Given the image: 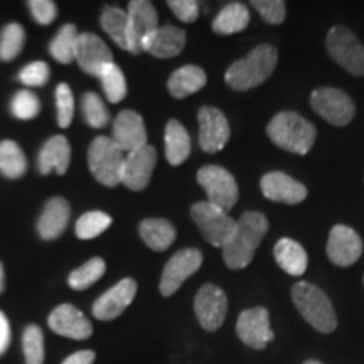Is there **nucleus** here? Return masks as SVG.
Segmentation results:
<instances>
[{
    "instance_id": "obj_1",
    "label": "nucleus",
    "mask_w": 364,
    "mask_h": 364,
    "mask_svg": "<svg viewBox=\"0 0 364 364\" xmlns=\"http://www.w3.org/2000/svg\"><path fill=\"white\" fill-rule=\"evenodd\" d=\"M268 220L263 213L247 211L236 221L233 236L223 247V260L231 270H241L252 263L258 245L265 238Z\"/></svg>"
},
{
    "instance_id": "obj_2",
    "label": "nucleus",
    "mask_w": 364,
    "mask_h": 364,
    "mask_svg": "<svg viewBox=\"0 0 364 364\" xmlns=\"http://www.w3.org/2000/svg\"><path fill=\"white\" fill-rule=\"evenodd\" d=\"M277 63H279L277 48H273L272 44H260L228 68L225 81L230 88L236 91L257 88L273 75Z\"/></svg>"
},
{
    "instance_id": "obj_3",
    "label": "nucleus",
    "mask_w": 364,
    "mask_h": 364,
    "mask_svg": "<svg viewBox=\"0 0 364 364\" xmlns=\"http://www.w3.org/2000/svg\"><path fill=\"white\" fill-rule=\"evenodd\" d=\"M267 135L277 147L297 156H306L314 147L317 130L297 112H280L268 124Z\"/></svg>"
},
{
    "instance_id": "obj_4",
    "label": "nucleus",
    "mask_w": 364,
    "mask_h": 364,
    "mask_svg": "<svg viewBox=\"0 0 364 364\" xmlns=\"http://www.w3.org/2000/svg\"><path fill=\"white\" fill-rule=\"evenodd\" d=\"M292 300L306 321L322 334H331L338 327L334 306L324 290L309 282H297L292 287Z\"/></svg>"
},
{
    "instance_id": "obj_5",
    "label": "nucleus",
    "mask_w": 364,
    "mask_h": 364,
    "mask_svg": "<svg viewBox=\"0 0 364 364\" xmlns=\"http://www.w3.org/2000/svg\"><path fill=\"white\" fill-rule=\"evenodd\" d=\"M125 156L124 150L108 136H97L88 149V167L100 184L115 188L122 182Z\"/></svg>"
},
{
    "instance_id": "obj_6",
    "label": "nucleus",
    "mask_w": 364,
    "mask_h": 364,
    "mask_svg": "<svg viewBox=\"0 0 364 364\" xmlns=\"http://www.w3.org/2000/svg\"><path fill=\"white\" fill-rule=\"evenodd\" d=\"M326 48L341 68L354 76H364V46L356 34L344 26H334L327 33Z\"/></svg>"
},
{
    "instance_id": "obj_7",
    "label": "nucleus",
    "mask_w": 364,
    "mask_h": 364,
    "mask_svg": "<svg viewBox=\"0 0 364 364\" xmlns=\"http://www.w3.org/2000/svg\"><path fill=\"white\" fill-rule=\"evenodd\" d=\"M191 216L201 231L203 238L213 247H225L226 241L233 236L236 230V221L226 211H223L221 208L208 201L193 204Z\"/></svg>"
},
{
    "instance_id": "obj_8",
    "label": "nucleus",
    "mask_w": 364,
    "mask_h": 364,
    "mask_svg": "<svg viewBox=\"0 0 364 364\" xmlns=\"http://www.w3.org/2000/svg\"><path fill=\"white\" fill-rule=\"evenodd\" d=\"M199 186L206 191L208 203L215 204L228 213L238 203L240 191L235 177L220 166H204L198 171Z\"/></svg>"
},
{
    "instance_id": "obj_9",
    "label": "nucleus",
    "mask_w": 364,
    "mask_h": 364,
    "mask_svg": "<svg viewBox=\"0 0 364 364\" xmlns=\"http://www.w3.org/2000/svg\"><path fill=\"white\" fill-rule=\"evenodd\" d=\"M311 107L318 117L334 127L349 125L356 113L353 100L344 91L331 86H322L312 91Z\"/></svg>"
},
{
    "instance_id": "obj_10",
    "label": "nucleus",
    "mask_w": 364,
    "mask_h": 364,
    "mask_svg": "<svg viewBox=\"0 0 364 364\" xmlns=\"http://www.w3.org/2000/svg\"><path fill=\"white\" fill-rule=\"evenodd\" d=\"M203 265V253L198 248H182L164 267L159 290L164 297H171L181 285Z\"/></svg>"
},
{
    "instance_id": "obj_11",
    "label": "nucleus",
    "mask_w": 364,
    "mask_h": 364,
    "mask_svg": "<svg viewBox=\"0 0 364 364\" xmlns=\"http://www.w3.org/2000/svg\"><path fill=\"white\" fill-rule=\"evenodd\" d=\"M194 312L204 331L215 332L226 318L228 297L218 285L204 284L194 299Z\"/></svg>"
},
{
    "instance_id": "obj_12",
    "label": "nucleus",
    "mask_w": 364,
    "mask_h": 364,
    "mask_svg": "<svg viewBox=\"0 0 364 364\" xmlns=\"http://www.w3.org/2000/svg\"><path fill=\"white\" fill-rule=\"evenodd\" d=\"M236 334L248 348L262 351L272 343L275 334L270 327V314L265 307L247 309L236 321Z\"/></svg>"
},
{
    "instance_id": "obj_13",
    "label": "nucleus",
    "mask_w": 364,
    "mask_h": 364,
    "mask_svg": "<svg viewBox=\"0 0 364 364\" xmlns=\"http://www.w3.org/2000/svg\"><path fill=\"white\" fill-rule=\"evenodd\" d=\"M198 122L199 145L204 152L216 154L225 149L231 135L225 113L215 107H201L198 112Z\"/></svg>"
},
{
    "instance_id": "obj_14",
    "label": "nucleus",
    "mask_w": 364,
    "mask_h": 364,
    "mask_svg": "<svg viewBox=\"0 0 364 364\" xmlns=\"http://www.w3.org/2000/svg\"><path fill=\"white\" fill-rule=\"evenodd\" d=\"M130 22V53L140 54L150 36L159 29V17L156 7L145 0H134L129 4Z\"/></svg>"
},
{
    "instance_id": "obj_15",
    "label": "nucleus",
    "mask_w": 364,
    "mask_h": 364,
    "mask_svg": "<svg viewBox=\"0 0 364 364\" xmlns=\"http://www.w3.org/2000/svg\"><path fill=\"white\" fill-rule=\"evenodd\" d=\"M363 255V241L353 228L336 225L327 240V257L338 267H351Z\"/></svg>"
},
{
    "instance_id": "obj_16",
    "label": "nucleus",
    "mask_w": 364,
    "mask_h": 364,
    "mask_svg": "<svg viewBox=\"0 0 364 364\" xmlns=\"http://www.w3.org/2000/svg\"><path fill=\"white\" fill-rule=\"evenodd\" d=\"M75 61H78L80 68L86 75L100 78L105 66L113 63V56L102 38H98L97 34L83 33L78 34V39H76Z\"/></svg>"
},
{
    "instance_id": "obj_17",
    "label": "nucleus",
    "mask_w": 364,
    "mask_h": 364,
    "mask_svg": "<svg viewBox=\"0 0 364 364\" xmlns=\"http://www.w3.org/2000/svg\"><path fill=\"white\" fill-rule=\"evenodd\" d=\"M157 164V150L152 145L134 150L125 156L124 171H122V184L130 191H144L149 186L152 172Z\"/></svg>"
},
{
    "instance_id": "obj_18",
    "label": "nucleus",
    "mask_w": 364,
    "mask_h": 364,
    "mask_svg": "<svg viewBox=\"0 0 364 364\" xmlns=\"http://www.w3.org/2000/svg\"><path fill=\"white\" fill-rule=\"evenodd\" d=\"M136 295V282L134 279H124L107 290L102 297L93 304V316L98 321H113L125 312V309L134 302Z\"/></svg>"
},
{
    "instance_id": "obj_19",
    "label": "nucleus",
    "mask_w": 364,
    "mask_h": 364,
    "mask_svg": "<svg viewBox=\"0 0 364 364\" xmlns=\"http://www.w3.org/2000/svg\"><path fill=\"white\" fill-rule=\"evenodd\" d=\"M48 324L56 334L76 341L88 339L93 334L91 322L80 309L71 306V304H61L54 309L49 316Z\"/></svg>"
},
{
    "instance_id": "obj_20",
    "label": "nucleus",
    "mask_w": 364,
    "mask_h": 364,
    "mask_svg": "<svg viewBox=\"0 0 364 364\" xmlns=\"http://www.w3.org/2000/svg\"><path fill=\"white\" fill-rule=\"evenodd\" d=\"M260 189L267 199L282 204H299L307 198V188L285 172H268L262 177Z\"/></svg>"
},
{
    "instance_id": "obj_21",
    "label": "nucleus",
    "mask_w": 364,
    "mask_h": 364,
    "mask_svg": "<svg viewBox=\"0 0 364 364\" xmlns=\"http://www.w3.org/2000/svg\"><path fill=\"white\" fill-rule=\"evenodd\" d=\"M113 142L124 152H134L147 145V130L142 117L134 110L118 113L113 124Z\"/></svg>"
},
{
    "instance_id": "obj_22",
    "label": "nucleus",
    "mask_w": 364,
    "mask_h": 364,
    "mask_svg": "<svg viewBox=\"0 0 364 364\" xmlns=\"http://www.w3.org/2000/svg\"><path fill=\"white\" fill-rule=\"evenodd\" d=\"M186 41H188V34L184 29L167 24L159 27L156 33L150 36L144 46V51L162 59L176 58L184 51Z\"/></svg>"
},
{
    "instance_id": "obj_23",
    "label": "nucleus",
    "mask_w": 364,
    "mask_h": 364,
    "mask_svg": "<svg viewBox=\"0 0 364 364\" xmlns=\"http://www.w3.org/2000/svg\"><path fill=\"white\" fill-rule=\"evenodd\" d=\"M71 216L70 203L63 198L49 199L38 221V233L43 240H56L65 233Z\"/></svg>"
},
{
    "instance_id": "obj_24",
    "label": "nucleus",
    "mask_w": 364,
    "mask_h": 364,
    "mask_svg": "<svg viewBox=\"0 0 364 364\" xmlns=\"http://www.w3.org/2000/svg\"><path fill=\"white\" fill-rule=\"evenodd\" d=\"M71 162V147L66 136L54 135L43 145L39 152V172L41 174H51L54 171L56 174H66L68 167Z\"/></svg>"
},
{
    "instance_id": "obj_25",
    "label": "nucleus",
    "mask_w": 364,
    "mask_h": 364,
    "mask_svg": "<svg viewBox=\"0 0 364 364\" xmlns=\"http://www.w3.org/2000/svg\"><path fill=\"white\" fill-rule=\"evenodd\" d=\"M206 73L201 68L186 65L172 73L169 81H167V90H169L172 98L182 100L201 91L206 86Z\"/></svg>"
},
{
    "instance_id": "obj_26",
    "label": "nucleus",
    "mask_w": 364,
    "mask_h": 364,
    "mask_svg": "<svg viewBox=\"0 0 364 364\" xmlns=\"http://www.w3.org/2000/svg\"><path fill=\"white\" fill-rule=\"evenodd\" d=\"M275 260L279 263L282 270L289 273L292 277L304 275L307 270V252L300 243L290 238H282L277 241L275 248H273Z\"/></svg>"
},
{
    "instance_id": "obj_27",
    "label": "nucleus",
    "mask_w": 364,
    "mask_h": 364,
    "mask_svg": "<svg viewBox=\"0 0 364 364\" xmlns=\"http://www.w3.org/2000/svg\"><path fill=\"white\" fill-rule=\"evenodd\" d=\"M140 238L154 252H166L176 241V228L171 221L162 220V218H150L144 220L139 226Z\"/></svg>"
},
{
    "instance_id": "obj_28",
    "label": "nucleus",
    "mask_w": 364,
    "mask_h": 364,
    "mask_svg": "<svg viewBox=\"0 0 364 364\" xmlns=\"http://www.w3.org/2000/svg\"><path fill=\"white\" fill-rule=\"evenodd\" d=\"M191 154V136L179 120L172 118L166 125V157L171 166H181Z\"/></svg>"
},
{
    "instance_id": "obj_29",
    "label": "nucleus",
    "mask_w": 364,
    "mask_h": 364,
    "mask_svg": "<svg viewBox=\"0 0 364 364\" xmlns=\"http://www.w3.org/2000/svg\"><path fill=\"white\" fill-rule=\"evenodd\" d=\"M248 22V7L241 2H231L218 12L215 21H213V31L220 36H231L247 29Z\"/></svg>"
},
{
    "instance_id": "obj_30",
    "label": "nucleus",
    "mask_w": 364,
    "mask_h": 364,
    "mask_svg": "<svg viewBox=\"0 0 364 364\" xmlns=\"http://www.w3.org/2000/svg\"><path fill=\"white\" fill-rule=\"evenodd\" d=\"M102 27L115 44L124 51L130 53V22L129 12L120 7H108L102 14Z\"/></svg>"
},
{
    "instance_id": "obj_31",
    "label": "nucleus",
    "mask_w": 364,
    "mask_h": 364,
    "mask_svg": "<svg viewBox=\"0 0 364 364\" xmlns=\"http://www.w3.org/2000/svg\"><path fill=\"white\" fill-rule=\"evenodd\" d=\"M27 171V159L14 140L0 142V172L7 179H19Z\"/></svg>"
},
{
    "instance_id": "obj_32",
    "label": "nucleus",
    "mask_w": 364,
    "mask_h": 364,
    "mask_svg": "<svg viewBox=\"0 0 364 364\" xmlns=\"http://www.w3.org/2000/svg\"><path fill=\"white\" fill-rule=\"evenodd\" d=\"M78 39V31L75 24H66L59 29L56 38L49 46V53L61 65H70L75 61V44Z\"/></svg>"
},
{
    "instance_id": "obj_33",
    "label": "nucleus",
    "mask_w": 364,
    "mask_h": 364,
    "mask_svg": "<svg viewBox=\"0 0 364 364\" xmlns=\"http://www.w3.org/2000/svg\"><path fill=\"white\" fill-rule=\"evenodd\" d=\"M107 272V263L102 258H91L90 262H86L83 267L76 268L75 272H71L68 284L73 290H86L91 287L95 282H98L103 277V273Z\"/></svg>"
},
{
    "instance_id": "obj_34",
    "label": "nucleus",
    "mask_w": 364,
    "mask_h": 364,
    "mask_svg": "<svg viewBox=\"0 0 364 364\" xmlns=\"http://www.w3.org/2000/svg\"><path fill=\"white\" fill-rule=\"evenodd\" d=\"M100 80H102L105 95H107L108 102L120 103L122 100L127 97V81L124 71H122L115 63H110L108 66H105L102 75H100Z\"/></svg>"
},
{
    "instance_id": "obj_35",
    "label": "nucleus",
    "mask_w": 364,
    "mask_h": 364,
    "mask_svg": "<svg viewBox=\"0 0 364 364\" xmlns=\"http://www.w3.org/2000/svg\"><path fill=\"white\" fill-rule=\"evenodd\" d=\"M112 226V218L107 213L90 211L76 221V236L80 240H93Z\"/></svg>"
},
{
    "instance_id": "obj_36",
    "label": "nucleus",
    "mask_w": 364,
    "mask_h": 364,
    "mask_svg": "<svg viewBox=\"0 0 364 364\" xmlns=\"http://www.w3.org/2000/svg\"><path fill=\"white\" fill-rule=\"evenodd\" d=\"M26 33L24 27L17 22H12L4 27L2 38H0V59L2 61H12L14 58L19 56V53L24 48Z\"/></svg>"
},
{
    "instance_id": "obj_37",
    "label": "nucleus",
    "mask_w": 364,
    "mask_h": 364,
    "mask_svg": "<svg viewBox=\"0 0 364 364\" xmlns=\"http://www.w3.org/2000/svg\"><path fill=\"white\" fill-rule=\"evenodd\" d=\"M26 364H44V334L41 327L31 324L22 336Z\"/></svg>"
},
{
    "instance_id": "obj_38",
    "label": "nucleus",
    "mask_w": 364,
    "mask_h": 364,
    "mask_svg": "<svg viewBox=\"0 0 364 364\" xmlns=\"http://www.w3.org/2000/svg\"><path fill=\"white\" fill-rule=\"evenodd\" d=\"M83 113L86 118V124L91 129H103L110 120V113L105 107L103 100L97 93H85L83 97Z\"/></svg>"
},
{
    "instance_id": "obj_39",
    "label": "nucleus",
    "mask_w": 364,
    "mask_h": 364,
    "mask_svg": "<svg viewBox=\"0 0 364 364\" xmlns=\"http://www.w3.org/2000/svg\"><path fill=\"white\" fill-rule=\"evenodd\" d=\"M12 115L19 120H31L38 115L41 110V103L33 91L29 90H21L17 91L16 97L12 98L11 103Z\"/></svg>"
},
{
    "instance_id": "obj_40",
    "label": "nucleus",
    "mask_w": 364,
    "mask_h": 364,
    "mask_svg": "<svg viewBox=\"0 0 364 364\" xmlns=\"http://www.w3.org/2000/svg\"><path fill=\"white\" fill-rule=\"evenodd\" d=\"M56 105H58V124L61 129H68L75 115V97L66 83H61L56 88Z\"/></svg>"
},
{
    "instance_id": "obj_41",
    "label": "nucleus",
    "mask_w": 364,
    "mask_h": 364,
    "mask_svg": "<svg viewBox=\"0 0 364 364\" xmlns=\"http://www.w3.org/2000/svg\"><path fill=\"white\" fill-rule=\"evenodd\" d=\"M252 7L262 16V19L270 26H279L285 21L284 0H253Z\"/></svg>"
},
{
    "instance_id": "obj_42",
    "label": "nucleus",
    "mask_w": 364,
    "mask_h": 364,
    "mask_svg": "<svg viewBox=\"0 0 364 364\" xmlns=\"http://www.w3.org/2000/svg\"><path fill=\"white\" fill-rule=\"evenodd\" d=\"M19 80L26 86H44L49 80V66L44 61H34L21 71Z\"/></svg>"
},
{
    "instance_id": "obj_43",
    "label": "nucleus",
    "mask_w": 364,
    "mask_h": 364,
    "mask_svg": "<svg viewBox=\"0 0 364 364\" xmlns=\"http://www.w3.org/2000/svg\"><path fill=\"white\" fill-rule=\"evenodd\" d=\"M29 9H31V14H33L34 21L38 22V24L48 26L56 19L58 9H56V4L51 2V0H31Z\"/></svg>"
},
{
    "instance_id": "obj_44",
    "label": "nucleus",
    "mask_w": 364,
    "mask_h": 364,
    "mask_svg": "<svg viewBox=\"0 0 364 364\" xmlns=\"http://www.w3.org/2000/svg\"><path fill=\"white\" fill-rule=\"evenodd\" d=\"M167 6L171 7V11L176 14V17L182 22H193L198 21L199 17V4L194 0H169Z\"/></svg>"
},
{
    "instance_id": "obj_45",
    "label": "nucleus",
    "mask_w": 364,
    "mask_h": 364,
    "mask_svg": "<svg viewBox=\"0 0 364 364\" xmlns=\"http://www.w3.org/2000/svg\"><path fill=\"white\" fill-rule=\"evenodd\" d=\"M9 343H11V327H9L6 314L0 312V354L7 351Z\"/></svg>"
},
{
    "instance_id": "obj_46",
    "label": "nucleus",
    "mask_w": 364,
    "mask_h": 364,
    "mask_svg": "<svg viewBox=\"0 0 364 364\" xmlns=\"http://www.w3.org/2000/svg\"><path fill=\"white\" fill-rule=\"evenodd\" d=\"M95 358H97V354L86 349V351H78L71 354L70 358H66L65 361H63V364H93Z\"/></svg>"
},
{
    "instance_id": "obj_47",
    "label": "nucleus",
    "mask_w": 364,
    "mask_h": 364,
    "mask_svg": "<svg viewBox=\"0 0 364 364\" xmlns=\"http://www.w3.org/2000/svg\"><path fill=\"white\" fill-rule=\"evenodd\" d=\"M4 285H6V279H4V267L0 263V294L4 292Z\"/></svg>"
},
{
    "instance_id": "obj_48",
    "label": "nucleus",
    "mask_w": 364,
    "mask_h": 364,
    "mask_svg": "<svg viewBox=\"0 0 364 364\" xmlns=\"http://www.w3.org/2000/svg\"><path fill=\"white\" fill-rule=\"evenodd\" d=\"M302 364H322V363H321V361H317V359H309V361L302 363Z\"/></svg>"
},
{
    "instance_id": "obj_49",
    "label": "nucleus",
    "mask_w": 364,
    "mask_h": 364,
    "mask_svg": "<svg viewBox=\"0 0 364 364\" xmlns=\"http://www.w3.org/2000/svg\"><path fill=\"white\" fill-rule=\"evenodd\" d=\"M363 284H364V277H363Z\"/></svg>"
}]
</instances>
